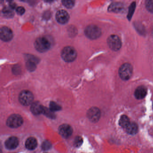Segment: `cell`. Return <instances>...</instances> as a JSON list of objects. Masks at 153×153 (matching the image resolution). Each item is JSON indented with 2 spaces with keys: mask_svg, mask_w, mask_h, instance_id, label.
Here are the masks:
<instances>
[{
  "mask_svg": "<svg viewBox=\"0 0 153 153\" xmlns=\"http://www.w3.org/2000/svg\"><path fill=\"white\" fill-rule=\"evenodd\" d=\"M36 49L40 52L43 53L48 51L51 47L50 41L44 36L38 37L34 43Z\"/></svg>",
  "mask_w": 153,
  "mask_h": 153,
  "instance_id": "cell-1",
  "label": "cell"
},
{
  "mask_svg": "<svg viewBox=\"0 0 153 153\" xmlns=\"http://www.w3.org/2000/svg\"><path fill=\"white\" fill-rule=\"evenodd\" d=\"M61 56L65 61L71 62L76 58V51L73 47L67 46L62 51Z\"/></svg>",
  "mask_w": 153,
  "mask_h": 153,
  "instance_id": "cell-2",
  "label": "cell"
},
{
  "mask_svg": "<svg viewBox=\"0 0 153 153\" xmlns=\"http://www.w3.org/2000/svg\"><path fill=\"white\" fill-rule=\"evenodd\" d=\"M133 72V68L130 63H125L123 64L119 69V73L120 77L124 80H128L130 78Z\"/></svg>",
  "mask_w": 153,
  "mask_h": 153,
  "instance_id": "cell-3",
  "label": "cell"
},
{
  "mask_svg": "<svg viewBox=\"0 0 153 153\" xmlns=\"http://www.w3.org/2000/svg\"><path fill=\"white\" fill-rule=\"evenodd\" d=\"M85 34L89 39H96L100 37L102 32L98 26L94 25H90L86 27L85 31Z\"/></svg>",
  "mask_w": 153,
  "mask_h": 153,
  "instance_id": "cell-4",
  "label": "cell"
},
{
  "mask_svg": "<svg viewBox=\"0 0 153 153\" xmlns=\"http://www.w3.org/2000/svg\"><path fill=\"white\" fill-rule=\"evenodd\" d=\"M19 101L22 105H28L33 102L34 96L32 92L28 90H24L19 94Z\"/></svg>",
  "mask_w": 153,
  "mask_h": 153,
  "instance_id": "cell-5",
  "label": "cell"
},
{
  "mask_svg": "<svg viewBox=\"0 0 153 153\" xmlns=\"http://www.w3.org/2000/svg\"><path fill=\"white\" fill-rule=\"evenodd\" d=\"M107 42L108 46L113 51H119L121 47V41L118 36L115 35L110 36L107 39Z\"/></svg>",
  "mask_w": 153,
  "mask_h": 153,
  "instance_id": "cell-6",
  "label": "cell"
},
{
  "mask_svg": "<svg viewBox=\"0 0 153 153\" xmlns=\"http://www.w3.org/2000/svg\"><path fill=\"white\" fill-rule=\"evenodd\" d=\"M23 123V118L17 114H12L7 120V125L11 128H18L21 126Z\"/></svg>",
  "mask_w": 153,
  "mask_h": 153,
  "instance_id": "cell-7",
  "label": "cell"
},
{
  "mask_svg": "<svg viewBox=\"0 0 153 153\" xmlns=\"http://www.w3.org/2000/svg\"><path fill=\"white\" fill-rule=\"evenodd\" d=\"M13 33L12 30L7 27H1L0 30V38L4 42H8L13 38Z\"/></svg>",
  "mask_w": 153,
  "mask_h": 153,
  "instance_id": "cell-8",
  "label": "cell"
},
{
  "mask_svg": "<svg viewBox=\"0 0 153 153\" xmlns=\"http://www.w3.org/2000/svg\"><path fill=\"white\" fill-rule=\"evenodd\" d=\"M101 116L100 110L97 107H93L88 110L87 116L89 120L93 122H96L99 120Z\"/></svg>",
  "mask_w": 153,
  "mask_h": 153,
  "instance_id": "cell-9",
  "label": "cell"
},
{
  "mask_svg": "<svg viewBox=\"0 0 153 153\" xmlns=\"http://www.w3.org/2000/svg\"><path fill=\"white\" fill-rule=\"evenodd\" d=\"M56 18L60 24H65L69 20L70 16L68 13L64 10H59L56 13Z\"/></svg>",
  "mask_w": 153,
  "mask_h": 153,
  "instance_id": "cell-10",
  "label": "cell"
},
{
  "mask_svg": "<svg viewBox=\"0 0 153 153\" xmlns=\"http://www.w3.org/2000/svg\"><path fill=\"white\" fill-rule=\"evenodd\" d=\"M60 134L64 138L69 137L73 132L71 126L67 124L62 125L59 128Z\"/></svg>",
  "mask_w": 153,
  "mask_h": 153,
  "instance_id": "cell-11",
  "label": "cell"
},
{
  "mask_svg": "<svg viewBox=\"0 0 153 153\" xmlns=\"http://www.w3.org/2000/svg\"><path fill=\"white\" fill-rule=\"evenodd\" d=\"M19 141L16 137H12L8 139L5 142V146L8 149H13L18 146Z\"/></svg>",
  "mask_w": 153,
  "mask_h": 153,
  "instance_id": "cell-12",
  "label": "cell"
},
{
  "mask_svg": "<svg viewBox=\"0 0 153 153\" xmlns=\"http://www.w3.org/2000/svg\"><path fill=\"white\" fill-rule=\"evenodd\" d=\"M45 107L40 104L39 102H36L32 105L31 107V111L33 114L39 115L43 113Z\"/></svg>",
  "mask_w": 153,
  "mask_h": 153,
  "instance_id": "cell-13",
  "label": "cell"
},
{
  "mask_svg": "<svg viewBox=\"0 0 153 153\" xmlns=\"http://www.w3.org/2000/svg\"><path fill=\"white\" fill-rule=\"evenodd\" d=\"M146 88L143 86H140L137 88L134 93L135 97L137 99H143L146 96Z\"/></svg>",
  "mask_w": 153,
  "mask_h": 153,
  "instance_id": "cell-14",
  "label": "cell"
},
{
  "mask_svg": "<svg viewBox=\"0 0 153 153\" xmlns=\"http://www.w3.org/2000/svg\"><path fill=\"white\" fill-rule=\"evenodd\" d=\"M37 142L36 140L34 137H29L25 142V146L29 150L34 149L37 146Z\"/></svg>",
  "mask_w": 153,
  "mask_h": 153,
  "instance_id": "cell-15",
  "label": "cell"
},
{
  "mask_svg": "<svg viewBox=\"0 0 153 153\" xmlns=\"http://www.w3.org/2000/svg\"><path fill=\"white\" fill-rule=\"evenodd\" d=\"M138 128L137 125L135 123H131L126 128V130L128 134L131 135H135L137 132Z\"/></svg>",
  "mask_w": 153,
  "mask_h": 153,
  "instance_id": "cell-16",
  "label": "cell"
},
{
  "mask_svg": "<svg viewBox=\"0 0 153 153\" xmlns=\"http://www.w3.org/2000/svg\"><path fill=\"white\" fill-rule=\"evenodd\" d=\"M130 123V122L128 116L125 115H123L121 117L120 121H119V124L121 127L126 128L129 125Z\"/></svg>",
  "mask_w": 153,
  "mask_h": 153,
  "instance_id": "cell-17",
  "label": "cell"
},
{
  "mask_svg": "<svg viewBox=\"0 0 153 153\" xmlns=\"http://www.w3.org/2000/svg\"><path fill=\"white\" fill-rule=\"evenodd\" d=\"M123 9V7L120 3H112L109 7V10L113 12H118L121 11Z\"/></svg>",
  "mask_w": 153,
  "mask_h": 153,
  "instance_id": "cell-18",
  "label": "cell"
},
{
  "mask_svg": "<svg viewBox=\"0 0 153 153\" xmlns=\"http://www.w3.org/2000/svg\"><path fill=\"white\" fill-rule=\"evenodd\" d=\"M50 110L52 111H59L61 109V107L59 105L57 104L55 102H51L50 103Z\"/></svg>",
  "mask_w": 153,
  "mask_h": 153,
  "instance_id": "cell-19",
  "label": "cell"
},
{
  "mask_svg": "<svg viewBox=\"0 0 153 153\" xmlns=\"http://www.w3.org/2000/svg\"><path fill=\"white\" fill-rule=\"evenodd\" d=\"M27 67L29 70H34L36 67V62L34 61L33 59L29 60L27 62Z\"/></svg>",
  "mask_w": 153,
  "mask_h": 153,
  "instance_id": "cell-20",
  "label": "cell"
},
{
  "mask_svg": "<svg viewBox=\"0 0 153 153\" xmlns=\"http://www.w3.org/2000/svg\"><path fill=\"white\" fill-rule=\"evenodd\" d=\"M62 4L67 8H72L74 6L75 2L73 1H67V0H64L62 1Z\"/></svg>",
  "mask_w": 153,
  "mask_h": 153,
  "instance_id": "cell-21",
  "label": "cell"
},
{
  "mask_svg": "<svg viewBox=\"0 0 153 153\" xmlns=\"http://www.w3.org/2000/svg\"><path fill=\"white\" fill-rule=\"evenodd\" d=\"M48 117L50 118H54V114H53V111H51L50 109H48V108L45 107L43 113Z\"/></svg>",
  "mask_w": 153,
  "mask_h": 153,
  "instance_id": "cell-22",
  "label": "cell"
},
{
  "mask_svg": "<svg viewBox=\"0 0 153 153\" xmlns=\"http://www.w3.org/2000/svg\"><path fill=\"white\" fill-rule=\"evenodd\" d=\"M146 7L147 9L153 13V1H146Z\"/></svg>",
  "mask_w": 153,
  "mask_h": 153,
  "instance_id": "cell-23",
  "label": "cell"
},
{
  "mask_svg": "<svg viewBox=\"0 0 153 153\" xmlns=\"http://www.w3.org/2000/svg\"><path fill=\"white\" fill-rule=\"evenodd\" d=\"M82 143H83V140L81 137H77L76 138L74 141V144L76 146H80L82 145Z\"/></svg>",
  "mask_w": 153,
  "mask_h": 153,
  "instance_id": "cell-24",
  "label": "cell"
},
{
  "mask_svg": "<svg viewBox=\"0 0 153 153\" xmlns=\"http://www.w3.org/2000/svg\"><path fill=\"white\" fill-rule=\"evenodd\" d=\"M51 147V144L49 141H45L42 145V148L44 150H48Z\"/></svg>",
  "mask_w": 153,
  "mask_h": 153,
  "instance_id": "cell-25",
  "label": "cell"
},
{
  "mask_svg": "<svg viewBox=\"0 0 153 153\" xmlns=\"http://www.w3.org/2000/svg\"><path fill=\"white\" fill-rule=\"evenodd\" d=\"M16 11L18 14L22 15L25 13V10L23 7H19L16 9Z\"/></svg>",
  "mask_w": 153,
  "mask_h": 153,
  "instance_id": "cell-26",
  "label": "cell"
},
{
  "mask_svg": "<svg viewBox=\"0 0 153 153\" xmlns=\"http://www.w3.org/2000/svg\"><path fill=\"white\" fill-rule=\"evenodd\" d=\"M134 7L135 8V4H132L131 5V7H130L129 12L128 15V18L130 19L131 17V16L134 12Z\"/></svg>",
  "mask_w": 153,
  "mask_h": 153,
  "instance_id": "cell-27",
  "label": "cell"
},
{
  "mask_svg": "<svg viewBox=\"0 0 153 153\" xmlns=\"http://www.w3.org/2000/svg\"><path fill=\"white\" fill-rule=\"evenodd\" d=\"M3 13L7 17L9 16H11V15H13V14H12V12H11V10L9 9L8 8H4V9H3Z\"/></svg>",
  "mask_w": 153,
  "mask_h": 153,
  "instance_id": "cell-28",
  "label": "cell"
},
{
  "mask_svg": "<svg viewBox=\"0 0 153 153\" xmlns=\"http://www.w3.org/2000/svg\"></svg>",
  "mask_w": 153,
  "mask_h": 153,
  "instance_id": "cell-29",
  "label": "cell"
}]
</instances>
